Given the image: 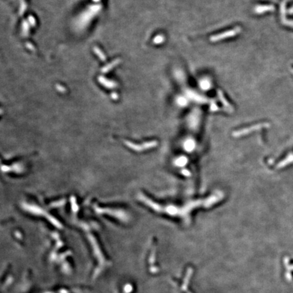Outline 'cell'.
<instances>
[{
    "label": "cell",
    "mask_w": 293,
    "mask_h": 293,
    "mask_svg": "<svg viewBox=\"0 0 293 293\" xmlns=\"http://www.w3.org/2000/svg\"><path fill=\"white\" fill-rule=\"evenodd\" d=\"M98 80H99V82L102 85H103L104 86L106 87V88H115V86H117V84L115 82L109 81L107 79L105 78L104 77H98Z\"/></svg>",
    "instance_id": "cell-1"
},
{
    "label": "cell",
    "mask_w": 293,
    "mask_h": 293,
    "mask_svg": "<svg viewBox=\"0 0 293 293\" xmlns=\"http://www.w3.org/2000/svg\"><path fill=\"white\" fill-rule=\"evenodd\" d=\"M120 63V60H119V59H117V60L113 61L112 63H110L109 65L106 66V67L102 68V72L107 73V71H109L110 69H111L112 68H113L114 67H115V66H116L117 65H118V64H119Z\"/></svg>",
    "instance_id": "cell-2"
},
{
    "label": "cell",
    "mask_w": 293,
    "mask_h": 293,
    "mask_svg": "<svg viewBox=\"0 0 293 293\" xmlns=\"http://www.w3.org/2000/svg\"><path fill=\"white\" fill-rule=\"evenodd\" d=\"M94 51H95L96 54H97V56L98 57H99V58L102 61H106V57H105V54L103 53H102V52L101 51V50H100V48H98V47L95 46V48H94Z\"/></svg>",
    "instance_id": "cell-3"
},
{
    "label": "cell",
    "mask_w": 293,
    "mask_h": 293,
    "mask_svg": "<svg viewBox=\"0 0 293 293\" xmlns=\"http://www.w3.org/2000/svg\"><path fill=\"white\" fill-rule=\"evenodd\" d=\"M233 35H235V31H230V32H226V33L225 34H223V35H217V36H214L212 38V41H217V40H221V39H223L222 38L224 36H232Z\"/></svg>",
    "instance_id": "cell-4"
},
{
    "label": "cell",
    "mask_w": 293,
    "mask_h": 293,
    "mask_svg": "<svg viewBox=\"0 0 293 293\" xmlns=\"http://www.w3.org/2000/svg\"><path fill=\"white\" fill-rule=\"evenodd\" d=\"M22 34L23 35H27L28 34V30H29V27L28 24L27 23V22H24L23 24H22Z\"/></svg>",
    "instance_id": "cell-5"
},
{
    "label": "cell",
    "mask_w": 293,
    "mask_h": 293,
    "mask_svg": "<svg viewBox=\"0 0 293 293\" xmlns=\"http://www.w3.org/2000/svg\"><path fill=\"white\" fill-rule=\"evenodd\" d=\"M26 8H27L26 4H25L24 1H22V3H21V9H20V14H22L24 13Z\"/></svg>",
    "instance_id": "cell-6"
},
{
    "label": "cell",
    "mask_w": 293,
    "mask_h": 293,
    "mask_svg": "<svg viewBox=\"0 0 293 293\" xmlns=\"http://www.w3.org/2000/svg\"><path fill=\"white\" fill-rule=\"evenodd\" d=\"M29 22H30V23L31 24L32 26H35V19H34L33 17H32L31 16H29Z\"/></svg>",
    "instance_id": "cell-7"
},
{
    "label": "cell",
    "mask_w": 293,
    "mask_h": 293,
    "mask_svg": "<svg viewBox=\"0 0 293 293\" xmlns=\"http://www.w3.org/2000/svg\"><path fill=\"white\" fill-rule=\"evenodd\" d=\"M56 88L58 89V90L60 92H65L66 90L65 88H64V87H63L62 86H59V85H56Z\"/></svg>",
    "instance_id": "cell-8"
},
{
    "label": "cell",
    "mask_w": 293,
    "mask_h": 293,
    "mask_svg": "<svg viewBox=\"0 0 293 293\" xmlns=\"http://www.w3.org/2000/svg\"><path fill=\"white\" fill-rule=\"evenodd\" d=\"M94 1H99V0H94Z\"/></svg>",
    "instance_id": "cell-9"
}]
</instances>
